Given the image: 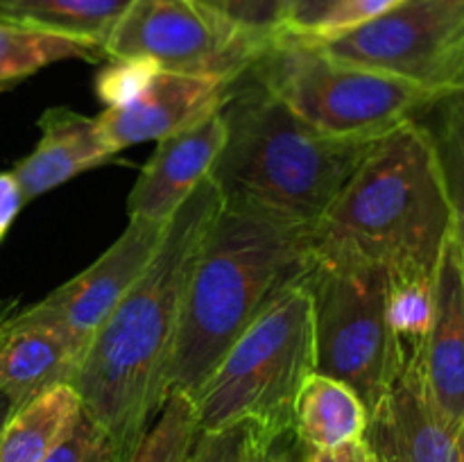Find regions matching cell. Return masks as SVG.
<instances>
[{
	"mask_svg": "<svg viewBox=\"0 0 464 462\" xmlns=\"http://www.w3.org/2000/svg\"><path fill=\"white\" fill-rule=\"evenodd\" d=\"M460 240H462V267H464V236H462Z\"/></svg>",
	"mask_w": 464,
	"mask_h": 462,
	"instance_id": "obj_36",
	"label": "cell"
},
{
	"mask_svg": "<svg viewBox=\"0 0 464 462\" xmlns=\"http://www.w3.org/2000/svg\"><path fill=\"white\" fill-rule=\"evenodd\" d=\"M279 439H275V442L270 444V448H267L266 456H263V462H297L299 448H297V451H290V448H281Z\"/></svg>",
	"mask_w": 464,
	"mask_h": 462,
	"instance_id": "obj_32",
	"label": "cell"
},
{
	"mask_svg": "<svg viewBox=\"0 0 464 462\" xmlns=\"http://www.w3.org/2000/svg\"><path fill=\"white\" fill-rule=\"evenodd\" d=\"M80 356L66 335L41 322L18 299L0 302V392L18 408L62 383H71Z\"/></svg>",
	"mask_w": 464,
	"mask_h": 462,
	"instance_id": "obj_15",
	"label": "cell"
},
{
	"mask_svg": "<svg viewBox=\"0 0 464 462\" xmlns=\"http://www.w3.org/2000/svg\"><path fill=\"white\" fill-rule=\"evenodd\" d=\"M222 18L186 0H131L102 43L107 59H152L163 71L236 80L266 53Z\"/></svg>",
	"mask_w": 464,
	"mask_h": 462,
	"instance_id": "obj_9",
	"label": "cell"
},
{
	"mask_svg": "<svg viewBox=\"0 0 464 462\" xmlns=\"http://www.w3.org/2000/svg\"><path fill=\"white\" fill-rule=\"evenodd\" d=\"M313 265L311 229L222 204L186 281L168 390L190 399L276 290Z\"/></svg>",
	"mask_w": 464,
	"mask_h": 462,
	"instance_id": "obj_3",
	"label": "cell"
},
{
	"mask_svg": "<svg viewBox=\"0 0 464 462\" xmlns=\"http://www.w3.org/2000/svg\"><path fill=\"white\" fill-rule=\"evenodd\" d=\"M288 0H222V18L258 43H272L285 30Z\"/></svg>",
	"mask_w": 464,
	"mask_h": 462,
	"instance_id": "obj_26",
	"label": "cell"
},
{
	"mask_svg": "<svg viewBox=\"0 0 464 462\" xmlns=\"http://www.w3.org/2000/svg\"><path fill=\"white\" fill-rule=\"evenodd\" d=\"M334 3L335 0H288V5H285L284 34L297 36L308 32L326 12H329V7Z\"/></svg>",
	"mask_w": 464,
	"mask_h": 462,
	"instance_id": "obj_29",
	"label": "cell"
},
{
	"mask_svg": "<svg viewBox=\"0 0 464 462\" xmlns=\"http://www.w3.org/2000/svg\"><path fill=\"white\" fill-rule=\"evenodd\" d=\"M168 222L130 217L127 229L111 247L104 249V254L80 274L54 288L41 302L27 306V311L36 320L62 331L82 361L95 331L154 258L166 236Z\"/></svg>",
	"mask_w": 464,
	"mask_h": 462,
	"instance_id": "obj_10",
	"label": "cell"
},
{
	"mask_svg": "<svg viewBox=\"0 0 464 462\" xmlns=\"http://www.w3.org/2000/svg\"><path fill=\"white\" fill-rule=\"evenodd\" d=\"M227 139L211 177L225 204L313 226L376 140L334 139L290 111L252 71L231 82L222 104Z\"/></svg>",
	"mask_w": 464,
	"mask_h": 462,
	"instance_id": "obj_4",
	"label": "cell"
},
{
	"mask_svg": "<svg viewBox=\"0 0 464 462\" xmlns=\"http://www.w3.org/2000/svg\"><path fill=\"white\" fill-rule=\"evenodd\" d=\"M313 45L440 93L464 89V0H408L379 21Z\"/></svg>",
	"mask_w": 464,
	"mask_h": 462,
	"instance_id": "obj_8",
	"label": "cell"
},
{
	"mask_svg": "<svg viewBox=\"0 0 464 462\" xmlns=\"http://www.w3.org/2000/svg\"><path fill=\"white\" fill-rule=\"evenodd\" d=\"M186 3H190L193 7L202 9V12L211 14V16H218L222 18V0H186ZM225 21V18H222Z\"/></svg>",
	"mask_w": 464,
	"mask_h": 462,
	"instance_id": "obj_33",
	"label": "cell"
},
{
	"mask_svg": "<svg viewBox=\"0 0 464 462\" xmlns=\"http://www.w3.org/2000/svg\"><path fill=\"white\" fill-rule=\"evenodd\" d=\"M198 435L195 401L181 390H168L161 410L127 462H188Z\"/></svg>",
	"mask_w": 464,
	"mask_h": 462,
	"instance_id": "obj_22",
	"label": "cell"
},
{
	"mask_svg": "<svg viewBox=\"0 0 464 462\" xmlns=\"http://www.w3.org/2000/svg\"><path fill=\"white\" fill-rule=\"evenodd\" d=\"M44 462H118V453L109 435L82 410L66 438Z\"/></svg>",
	"mask_w": 464,
	"mask_h": 462,
	"instance_id": "obj_28",
	"label": "cell"
},
{
	"mask_svg": "<svg viewBox=\"0 0 464 462\" xmlns=\"http://www.w3.org/2000/svg\"><path fill=\"white\" fill-rule=\"evenodd\" d=\"M231 82L216 75H195L159 68L150 84L121 107H104L95 116L100 139L111 154L131 145L161 140L198 125L220 111Z\"/></svg>",
	"mask_w": 464,
	"mask_h": 462,
	"instance_id": "obj_11",
	"label": "cell"
},
{
	"mask_svg": "<svg viewBox=\"0 0 464 462\" xmlns=\"http://www.w3.org/2000/svg\"><path fill=\"white\" fill-rule=\"evenodd\" d=\"M297 462H334V457H331V453H317V451H308V448L299 447Z\"/></svg>",
	"mask_w": 464,
	"mask_h": 462,
	"instance_id": "obj_35",
	"label": "cell"
},
{
	"mask_svg": "<svg viewBox=\"0 0 464 462\" xmlns=\"http://www.w3.org/2000/svg\"><path fill=\"white\" fill-rule=\"evenodd\" d=\"M71 383H62L16 408L0 433V462H44L82 415Z\"/></svg>",
	"mask_w": 464,
	"mask_h": 462,
	"instance_id": "obj_18",
	"label": "cell"
},
{
	"mask_svg": "<svg viewBox=\"0 0 464 462\" xmlns=\"http://www.w3.org/2000/svg\"><path fill=\"white\" fill-rule=\"evenodd\" d=\"M334 462H376L372 451L367 448V444L362 439H356V442H349L344 447H340L338 451L331 453Z\"/></svg>",
	"mask_w": 464,
	"mask_h": 462,
	"instance_id": "obj_31",
	"label": "cell"
},
{
	"mask_svg": "<svg viewBox=\"0 0 464 462\" xmlns=\"http://www.w3.org/2000/svg\"><path fill=\"white\" fill-rule=\"evenodd\" d=\"M362 442L376 462H464V430L451 428L430 401L417 349L370 412Z\"/></svg>",
	"mask_w": 464,
	"mask_h": 462,
	"instance_id": "obj_12",
	"label": "cell"
},
{
	"mask_svg": "<svg viewBox=\"0 0 464 462\" xmlns=\"http://www.w3.org/2000/svg\"><path fill=\"white\" fill-rule=\"evenodd\" d=\"M227 139V122L220 111L198 125L157 140V149L140 168L127 197V216L168 222L190 197L199 181L207 179Z\"/></svg>",
	"mask_w": 464,
	"mask_h": 462,
	"instance_id": "obj_14",
	"label": "cell"
},
{
	"mask_svg": "<svg viewBox=\"0 0 464 462\" xmlns=\"http://www.w3.org/2000/svg\"><path fill=\"white\" fill-rule=\"evenodd\" d=\"M456 213L420 120L379 139L329 211L311 229L317 261L381 265L390 274H433Z\"/></svg>",
	"mask_w": 464,
	"mask_h": 462,
	"instance_id": "obj_2",
	"label": "cell"
},
{
	"mask_svg": "<svg viewBox=\"0 0 464 462\" xmlns=\"http://www.w3.org/2000/svg\"><path fill=\"white\" fill-rule=\"evenodd\" d=\"M417 120L426 127L435 159L456 213V231L464 236V89L442 93Z\"/></svg>",
	"mask_w": 464,
	"mask_h": 462,
	"instance_id": "obj_21",
	"label": "cell"
},
{
	"mask_svg": "<svg viewBox=\"0 0 464 462\" xmlns=\"http://www.w3.org/2000/svg\"><path fill=\"white\" fill-rule=\"evenodd\" d=\"M435 272H388V324L403 353H412L426 342L435 311Z\"/></svg>",
	"mask_w": 464,
	"mask_h": 462,
	"instance_id": "obj_23",
	"label": "cell"
},
{
	"mask_svg": "<svg viewBox=\"0 0 464 462\" xmlns=\"http://www.w3.org/2000/svg\"><path fill=\"white\" fill-rule=\"evenodd\" d=\"M272 442L275 439L249 421L220 430H199L188 462H263Z\"/></svg>",
	"mask_w": 464,
	"mask_h": 462,
	"instance_id": "obj_24",
	"label": "cell"
},
{
	"mask_svg": "<svg viewBox=\"0 0 464 462\" xmlns=\"http://www.w3.org/2000/svg\"><path fill=\"white\" fill-rule=\"evenodd\" d=\"M222 193L211 177L172 213L157 254L91 338L71 385L127 462L168 397L186 281Z\"/></svg>",
	"mask_w": 464,
	"mask_h": 462,
	"instance_id": "obj_1",
	"label": "cell"
},
{
	"mask_svg": "<svg viewBox=\"0 0 464 462\" xmlns=\"http://www.w3.org/2000/svg\"><path fill=\"white\" fill-rule=\"evenodd\" d=\"M159 71L152 59H107L95 77V93L104 107H121L134 100Z\"/></svg>",
	"mask_w": 464,
	"mask_h": 462,
	"instance_id": "obj_27",
	"label": "cell"
},
{
	"mask_svg": "<svg viewBox=\"0 0 464 462\" xmlns=\"http://www.w3.org/2000/svg\"><path fill=\"white\" fill-rule=\"evenodd\" d=\"M39 130L36 148L12 168L25 202L116 157L100 139L95 118H86L75 109H45L39 118Z\"/></svg>",
	"mask_w": 464,
	"mask_h": 462,
	"instance_id": "obj_16",
	"label": "cell"
},
{
	"mask_svg": "<svg viewBox=\"0 0 464 462\" xmlns=\"http://www.w3.org/2000/svg\"><path fill=\"white\" fill-rule=\"evenodd\" d=\"M130 3L131 0H0V23L102 45Z\"/></svg>",
	"mask_w": 464,
	"mask_h": 462,
	"instance_id": "obj_19",
	"label": "cell"
},
{
	"mask_svg": "<svg viewBox=\"0 0 464 462\" xmlns=\"http://www.w3.org/2000/svg\"><path fill=\"white\" fill-rule=\"evenodd\" d=\"M406 3L408 0H335L329 7V12L311 30L297 34V39L311 41V43L335 39V36L358 30V27L367 25V23L379 21L385 14L394 12V9H399Z\"/></svg>",
	"mask_w": 464,
	"mask_h": 462,
	"instance_id": "obj_25",
	"label": "cell"
},
{
	"mask_svg": "<svg viewBox=\"0 0 464 462\" xmlns=\"http://www.w3.org/2000/svg\"><path fill=\"white\" fill-rule=\"evenodd\" d=\"M16 403L12 401V399L7 397V394H3L0 392V433H3V428H5V424H7L9 421V417L14 415V412H16Z\"/></svg>",
	"mask_w": 464,
	"mask_h": 462,
	"instance_id": "obj_34",
	"label": "cell"
},
{
	"mask_svg": "<svg viewBox=\"0 0 464 462\" xmlns=\"http://www.w3.org/2000/svg\"><path fill=\"white\" fill-rule=\"evenodd\" d=\"M306 274L276 290L227 349L193 399L199 430L249 421L270 439L293 433L295 401L315 371Z\"/></svg>",
	"mask_w": 464,
	"mask_h": 462,
	"instance_id": "obj_5",
	"label": "cell"
},
{
	"mask_svg": "<svg viewBox=\"0 0 464 462\" xmlns=\"http://www.w3.org/2000/svg\"><path fill=\"white\" fill-rule=\"evenodd\" d=\"M249 71L290 111L334 139L379 140L442 95L420 82L335 59L290 34L272 41Z\"/></svg>",
	"mask_w": 464,
	"mask_h": 462,
	"instance_id": "obj_6",
	"label": "cell"
},
{
	"mask_svg": "<svg viewBox=\"0 0 464 462\" xmlns=\"http://www.w3.org/2000/svg\"><path fill=\"white\" fill-rule=\"evenodd\" d=\"M370 410L347 383L313 371L302 385L293 410V435L299 447L334 453L362 439Z\"/></svg>",
	"mask_w": 464,
	"mask_h": 462,
	"instance_id": "obj_17",
	"label": "cell"
},
{
	"mask_svg": "<svg viewBox=\"0 0 464 462\" xmlns=\"http://www.w3.org/2000/svg\"><path fill=\"white\" fill-rule=\"evenodd\" d=\"M66 59L102 62V45L0 23V91L12 89L41 68Z\"/></svg>",
	"mask_w": 464,
	"mask_h": 462,
	"instance_id": "obj_20",
	"label": "cell"
},
{
	"mask_svg": "<svg viewBox=\"0 0 464 462\" xmlns=\"http://www.w3.org/2000/svg\"><path fill=\"white\" fill-rule=\"evenodd\" d=\"M306 284L315 371L347 383L372 412L408 358L388 324V270L313 258Z\"/></svg>",
	"mask_w": 464,
	"mask_h": 462,
	"instance_id": "obj_7",
	"label": "cell"
},
{
	"mask_svg": "<svg viewBox=\"0 0 464 462\" xmlns=\"http://www.w3.org/2000/svg\"><path fill=\"white\" fill-rule=\"evenodd\" d=\"M23 204H25V199H23L18 181L14 179L12 172H0V240L5 238L12 222L16 220Z\"/></svg>",
	"mask_w": 464,
	"mask_h": 462,
	"instance_id": "obj_30",
	"label": "cell"
},
{
	"mask_svg": "<svg viewBox=\"0 0 464 462\" xmlns=\"http://www.w3.org/2000/svg\"><path fill=\"white\" fill-rule=\"evenodd\" d=\"M435 311L420 365L426 390L451 428L464 430V267L458 231L444 243L435 265Z\"/></svg>",
	"mask_w": 464,
	"mask_h": 462,
	"instance_id": "obj_13",
	"label": "cell"
}]
</instances>
